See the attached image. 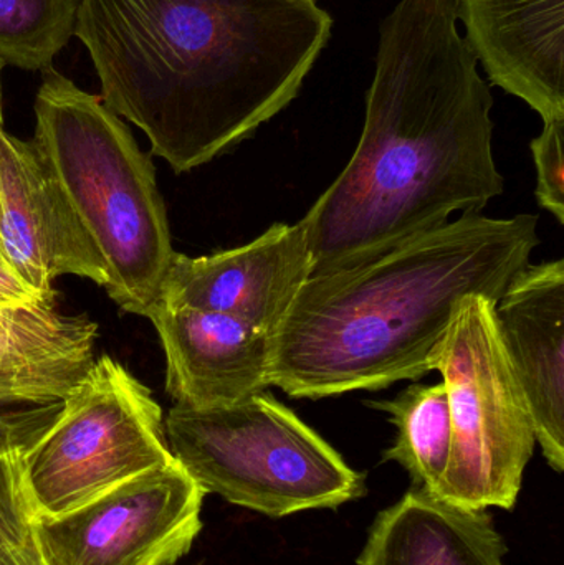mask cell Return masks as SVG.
<instances>
[{"label":"cell","instance_id":"obj_5","mask_svg":"<svg viewBox=\"0 0 564 565\" xmlns=\"http://www.w3.org/2000/svg\"><path fill=\"white\" fill-rule=\"evenodd\" d=\"M164 431L205 494L264 516L338 510L368 491L364 475L267 391L225 407L174 405Z\"/></svg>","mask_w":564,"mask_h":565},{"label":"cell","instance_id":"obj_6","mask_svg":"<svg viewBox=\"0 0 564 565\" xmlns=\"http://www.w3.org/2000/svg\"><path fill=\"white\" fill-rule=\"evenodd\" d=\"M496 302H460L436 371L449 394L453 445L436 493L473 510H513L536 435L493 322Z\"/></svg>","mask_w":564,"mask_h":565},{"label":"cell","instance_id":"obj_11","mask_svg":"<svg viewBox=\"0 0 564 565\" xmlns=\"http://www.w3.org/2000/svg\"><path fill=\"white\" fill-rule=\"evenodd\" d=\"M493 322L525 395L543 457L564 470V260L526 265L493 305Z\"/></svg>","mask_w":564,"mask_h":565},{"label":"cell","instance_id":"obj_12","mask_svg":"<svg viewBox=\"0 0 564 565\" xmlns=\"http://www.w3.org/2000/svg\"><path fill=\"white\" fill-rule=\"evenodd\" d=\"M146 318L166 355V391L175 405L214 408L270 387L272 335L221 312L156 302Z\"/></svg>","mask_w":564,"mask_h":565},{"label":"cell","instance_id":"obj_2","mask_svg":"<svg viewBox=\"0 0 564 565\" xmlns=\"http://www.w3.org/2000/svg\"><path fill=\"white\" fill-rule=\"evenodd\" d=\"M331 29L317 0H79L73 35L103 103L182 174L287 108Z\"/></svg>","mask_w":564,"mask_h":565},{"label":"cell","instance_id":"obj_19","mask_svg":"<svg viewBox=\"0 0 564 565\" xmlns=\"http://www.w3.org/2000/svg\"><path fill=\"white\" fill-rule=\"evenodd\" d=\"M536 166V199L560 224L564 222V118L543 121V131L533 139Z\"/></svg>","mask_w":564,"mask_h":565},{"label":"cell","instance_id":"obj_1","mask_svg":"<svg viewBox=\"0 0 564 565\" xmlns=\"http://www.w3.org/2000/svg\"><path fill=\"white\" fill-rule=\"evenodd\" d=\"M454 0H400L380 25L360 142L301 218L311 275L480 214L503 192L493 96L457 29Z\"/></svg>","mask_w":564,"mask_h":565},{"label":"cell","instance_id":"obj_15","mask_svg":"<svg viewBox=\"0 0 564 565\" xmlns=\"http://www.w3.org/2000/svg\"><path fill=\"white\" fill-rule=\"evenodd\" d=\"M98 326L56 309L55 296L0 306V391L32 404L63 401L95 362Z\"/></svg>","mask_w":564,"mask_h":565},{"label":"cell","instance_id":"obj_18","mask_svg":"<svg viewBox=\"0 0 564 565\" xmlns=\"http://www.w3.org/2000/svg\"><path fill=\"white\" fill-rule=\"evenodd\" d=\"M23 455L0 458V565H42L35 511L23 481Z\"/></svg>","mask_w":564,"mask_h":565},{"label":"cell","instance_id":"obj_14","mask_svg":"<svg viewBox=\"0 0 564 565\" xmlns=\"http://www.w3.org/2000/svg\"><path fill=\"white\" fill-rule=\"evenodd\" d=\"M506 554L489 511L413 487L377 514L358 565H503Z\"/></svg>","mask_w":564,"mask_h":565},{"label":"cell","instance_id":"obj_9","mask_svg":"<svg viewBox=\"0 0 564 565\" xmlns=\"http://www.w3.org/2000/svg\"><path fill=\"white\" fill-rule=\"evenodd\" d=\"M0 255L39 296L63 275L105 288L106 268L55 174L32 141L3 129L0 111Z\"/></svg>","mask_w":564,"mask_h":565},{"label":"cell","instance_id":"obj_7","mask_svg":"<svg viewBox=\"0 0 564 565\" xmlns=\"http://www.w3.org/2000/svg\"><path fill=\"white\" fill-rule=\"evenodd\" d=\"M174 460L151 391L102 355L23 455V481L35 516H58Z\"/></svg>","mask_w":564,"mask_h":565},{"label":"cell","instance_id":"obj_13","mask_svg":"<svg viewBox=\"0 0 564 565\" xmlns=\"http://www.w3.org/2000/svg\"><path fill=\"white\" fill-rule=\"evenodd\" d=\"M467 46L493 85L543 121L564 118V0H454Z\"/></svg>","mask_w":564,"mask_h":565},{"label":"cell","instance_id":"obj_16","mask_svg":"<svg viewBox=\"0 0 564 565\" xmlns=\"http://www.w3.org/2000/svg\"><path fill=\"white\" fill-rule=\"evenodd\" d=\"M374 411L390 415L397 428L396 440L383 454V461L401 465L413 487L436 493L449 463L453 445L449 394L444 382L413 384L393 401H366Z\"/></svg>","mask_w":564,"mask_h":565},{"label":"cell","instance_id":"obj_20","mask_svg":"<svg viewBox=\"0 0 564 565\" xmlns=\"http://www.w3.org/2000/svg\"><path fill=\"white\" fill-rule=\"evenodd\" d=\"M62 411V401L0 407V458L23 455L45 435Z\"/></svg>","mask_w":564,"mask_h":565},{"label":"cell","instance_id":"obj_21","mask_svg":"<svg viewBox=\"0 0 564 565\" xmlns=\"http://www.w3.org/2000/svg\"><path fill=\"white\" fill-rule=\"evenodd\" d=\"M45 298L33 292L0 255V306H22ZM53 298V296H50Z\"/></svg>","mask_w":564,"mask_h":565},{"label":"cell","instance_id":"obj_10","mask_svg":"<svg viewBox=\"0 0 564 565\" xmlns=\"http://www.w3.org/2000/svg\"><path fill=\"white\" fill-rule=\"evenodd\" d=\"M311 271L304 224H275L232 250L195 258L174 254L158 302L221 312L272 335Z\"/></svg>","mask_w":564,"mask_h":565},{"label":"cell","instance_id":"obj_8","mask_svg":"<svg viewBox=\"0 0 564 565\" xmlns=\"http://www.w3.org/2000/svg\"><path fill=\"white\" fill-rule=\"evenodd\" d=\"M204 490L172 461L58 516L35 518L42 565H174L202 530Z\"/></svg>","mask_w":564,"mask_h":565},{"label":"cell","instance_id":"obj_17","mask_svg":"<svg viewBox=\"0 0 564 565\" xmlns=\"http://www.w3.org/2000/svg\"><path fill=\"white\" fill-rule=\"evenodd\" d=\"M79 0H0V63L45 72L75 29Z\"/></svg>","mask_w":564,"mask_h":565},{"label":"cell","instance_id":"obj_4","mask_svg":"<svg viewBox=\"0 0 564 565\" xmlns=\"http://www.w3.org/2000/svg\"><path fill=\"white\" fill-rule=\"evenodd\" d=\"M32 142L106 268L109 298L131 315L158 302L174 257L155 166L102 96L43 72Z\"/></svg>","mask_w":564,"mask_h":565},{"label":"cell","instance_id":"obj_22","mask_svg":"<svg viewBox=\"0 0 564 565\" xmlns=\"http://www.w3.org/2000/svg\"><path fill=\"white\" fill-rule=\"evenodd\" d=\"M15 404H32V402L23 401L19 395L10 394L7 391H0V407L3 405H15Z\"/></svg>","mask_w":564,"mask_h":565},{"label":"cell","instance_id":"obj_3","mask_svg":"<svg viewBox=\"0 0 564 565\" xmlns=\"http://www.w3.org/2000/svg\"><path fill=\"white\" fill-rule=\"evenodd\" d=\"M540 245L539 218L460 215L366 260L311 275L270 338V387L376 392L436 371L460 302L499 301Z\"/></svg>","mask_w":564,"mask_h":565},{"label":"cell","instance_id":"obj_23","mask_svg":"<svg viewBox=\"0 0 564 565\" xmlns=\"http://www.w3.org/2000/svg\"><path fill=\"white\" fill-rule=\"evenodd\" d=\"M3 65L0 63V73H2ZM0 111H2V85H0Z\"/></svg>","mask_w":564,"mask_h":565}]
</instances>
